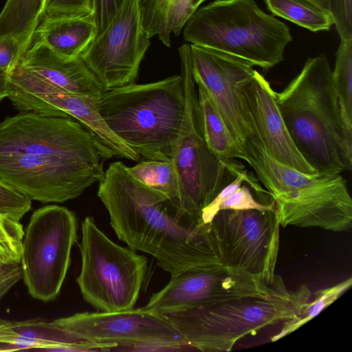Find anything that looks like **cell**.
Returning a JSON list of instances; mask_svg holds the SVG:
<instances>
[{
    "label": "cell",
    "instance_id": "6da1fadb",
    "mask_svg": "<svg viewBox=\"0 0 352 352\" xmlns=\"http://www.w3.org/2000/svg\"><path fill=\"white\" fill-rule=\"evenodd\" d=\"M125 166L122 162L110 164L98 190L120 240L152 256L171 276L224 264L212 223L183 211L132 177Z\"/></svg>",
    "mask_w": 352,
    "mask_h": 352
},
{
    "label": "cell",
    "instance_id": "7a4b0ae2",
    "mask_svg": "<svg viewBox=\"0 0 352 352\" xmlns=\"http://www.w3.org/2000/svg\"><path fill=\"white\" fill-rule=\"evenodd\" d=\"M275 98L294 143L316 173L351 170L352 129L342 114L324 54L309 58Z\"/></svg>",
    "mask_w": 352,
    "mask_h": 352
},
{
    "label": "cell",
    "instance_id": "3957f363",
    "mask_svg": "<svg viewBox=\"0 0 352 352\" xmlns=\"http://www.w3.org/2000/svg\"><path fill=\"white\" fill-rule=\"evenodd\" d=\"M98 107L111 131L140 159L172 161L184 111L181 75L104 91Z\"/></svg>",
    "mask_w": 352,
    "mask_h": 352
},
{
    "label": "cell",
    "instance_id": "277c9868",
    "mask_svg": "<svg viewBox=\"0 0 352 352\" xmlns=\"http://www.w3.org/2000/svg\"><path fill=\"white\" fill-rule=\"evenodd\" d=\"M311 296L306 284L290 290L278 276L267 294L166 315L190 349L230 351L261 329L299 316Z\"/></svg>",
    "mask_w": 352,
    "mask_h": 352
},
{
    "label": "cell",
    "instance_id": "5b68a950",
    "mask_svg": "<svg viewBox=\"0 0 352 352\" xmlns=\"http://www.w3.org/2000/svg\"><path fill=\"white\" fill-rule=\"evenodd\" d=\"M186 42L232 55L264 69L284 59L287 25L254 0H215L199 7L183 27Z\"/></svg>",
    "mask_w": 352,
    "mask_h": 352
},
{
    "label": "cell",
    "instance_id": "8992f818",
    "mask_svg": "<svg viewBox=\"0 0 352 352\" xmlns=\"http://www.w3.org/2000/svg\"><path fill=\"white\" fill-rule=\"evenodd\" d=\"M184 91V111L172 162L179 185V208L199 216L201 210L244 168L235 160L225 161L208 148L202 131L190 47H179Z\"/></svg>",
    "mask_w": 352,
    "mask_h": 352
},
{
    "label": "cell",
    "instance_id": "52a82bcc",
    "mask_svg": "<svg viewBox=\"0 0 352 352\" xmlns=\"http://www.w3.org/2000/svg\"><path fill=\"white\" fill-rule=\"evenodd\" d=\"M81 270L76 282L83 298L98 311L133 309L148 260L111 241L87 216L81 223Z\"/></svg>",
    "mask_w": 352,
    "mask_h": 352
},
{
    "label": "cell",
    "instance_id": "ba28073f",
    "mask_svg": "<svg viewBox=\"0 0 352 352\" xmlns=\"http://www.w3.org/2000/svg\"><path fill=\"white\" fill-rule=\"evenodd\" d=\"M74 212L56 204L35 210L24 230L20 265L22 279L34 299L50 302L59 295L76 242Z\"/></svg>",
    "mask_w": 352,
    "mask_h": 352
},
{
    "label": "cell",
    "instance_id": "9c48e42d",
    "mask_svg": "<svg viewBox=\"0 0 352 352\" xmlns=\"http://www.w3.org/2000/svg\"><path fill=\"white\" fill-rule=\"evenodd\" d=\"M52 322L80 340L132 351H180L187 347L167 316L143 308L82 312Z\"/></svg>",
    "mask_w": 352,
    "mask_h": 352
},
{
    "label": "cell",
    "instance_id": "30bf717a",
    "mask_svg": "<svg viewBox=\"0 0 352 352\" xmlns=\"http://www.w3.org/2000/svg\"><path fill=\"white\" fill-rule=\"evenodd\" d=\"M8 98L19 112L71 118L94 136L106 158L139 161L140 156L109 128L98 107V98L59 89L18 63L9 74Z\"/></svg>",
    "mask_w": 352,
    "mask_h": 352
},
{
    "label": "cell",
    "instance_id": "8fae6325",
    "mask_svg": "<svg viewBox=\"0 0 352 352\" xmlns=\"http://www.w3.org/2000/svg\"><path fill=\"white\" fill-rule=\"evenodd\" d=\"M56 156L102 164L106 156L91 133L71 118L19 112L0 122V153Z\"/></svg>",
    "mask_w": 352,
    "mask_h": 352
},
{
    "label": "cell",
    "instance_id": "7c38bea8",
    "mask_svg": "<svg viewBox=\"0 0 352 352\" xmlns=\"http://www.w3.org/2000/svg\"><path fill=\"white\" fill-rule=\"evenodd\" d=\"M211 223L225 265L274 282L280 227L275 209L223 210Z\"/></svg>",
    "mask_w": 352,
    "mask_h": 352
},
{
    "label": "cell",
    "instance_id": "4fadbf2b",
    "mask_svg": "<svg viewBox=\"0 0 352 352\" xmlns=\"http://www.w3.org/2000/svg\"><path fill=\"white\" fill-rule=\"evenodd\" d=\"M272 284L246 272L223 264L184 271L153 294L145 309L169 315L230 300L268 294Z\"/></svg>",
    "mask_w": 352,
    "mask_h": 352
},
{
    "label": "cell",
    "instance_id": "5bb4252c",
    "mask_svg": "<svg viewBox=\"0 0 352 352\" xmlns=\"http://www.w3.org/2000/svg\"><path fill=\"white\" fill-rule=\"evenodd\" d=\"M102 164L47 155L0 153V179L30 200L63 203L100 182Z\"/></svg>",
    "mask_w": 352,
    "mask_h": 352
},
{
    "label": "cell",
    "instance_id": "9a60e30c",
    "mask_svg": "<svg viewBox=\"0 0 352 352\" xmlns=\"http://www.w3.org/2000/svg\"><path fill=\"white\" fill-rule=\"evenodd\" d=\"M150 44L138 0H123L80 56L107 91L135 82Z\"/></svg>",
    "mask_w": 352,
    "mask_h": 352
},
{
    "label": "cell",
    "instance_id": "2e32d148",
    "mask_svg": "<svg viewBox=\"0 0 352 352\" xmlns=\"http://www.w3.org/2000/svg\"><path fill=\"white\" fill-rule=\"evenodd\" d=\"M190 46L194 78L207 88L232 137L242 149V143L256 133L239 91L240 81L253 71V66L216 50L192 44Z\"/></svg>",
    "mask_w": 352,
    "mask_h": 352
},
{
    "label": "cell",
    "instance_id": "e0dca14e",
    "mask_svg": "<svg viewBox=\"0 0 352 352\" xmlns=\"http://www.w3.org/2000/svg\"><path fill=\"white\" fill-rule=\"evenodd\" d=\"M282 227L320 228L344 232L352 227V199L340 175L272 199Z\"/></svg>",
    "mask_w": 352,
    "mask_h": 352
},
{
    "label": "cell",
    "instance_id": "ac0fdd59",
    "mask_svg": "<svg viewBox=\"0 0 352 352\" xmlns=\"http://www.w3.org/2000/svg\"><path fill=\"white\" fill-rule=\"evenodd\" d=\"M239 91L267 152L278 162L304 174H318L294 143L277 107L275 91L264 76L254 69L241 79Z\"/></svg>",
    "mask_w": 352,
    "mask_h": 352
},
{
    "label": "cell",
    "instance_id": "d6986e66",
    "mask_svg": "<svg viewBox=\"0 0 352 352\" xmlns=\"http://www.w3.org/2000/svg\"><path fill=\"white\" fill-rule=\"evenodd\" d=\"M19 63L53 86L73 94L99 98L104 91L80 56L63 57L34 37Z\"/></svg>",
    "mask_w": 352,
    "mask_h": 352
},
{
    "label": "cell",
    "instance_id": "ffe728a7",
    "mask_svg": "<svg viewBox=\"0 0 352 352\" xmlns=\"http://www.w3.org/2000/svg\"><path fill=\"white\" fill-rule=\"evenodd\" d=\"M241 148L244 161L254 169L272 199L311 186L329 177L306 175L278 162L267 152L256 133L248 137L242 143Z\"/></svg>",
    "mask_w": 352,
    "mask_h": 352
},
{
    "label": "cell",
    "instance_id": "44dd1931",
    "mask_svg": "<svg viewBox=\"0 0 352 352\" xmlns=\"http://www.w3.org/2000/svg\"><path fill=\"white\" fill-rule=\"evenodd\" d=\"M98 32L94 16L43 19L34 37L56 54L79 57Z\"/></svg>",
    "mask_w": 352,
    "mask_h": 352
},
{
    "label": "cell",
    "instance_id": "7402d4cb",
    "mask_svg": "<svg viewBox=\"0 0 352 352\" xmlns=\"http://www.w3.org/2000/svg\"><path fill=\"white\" fill-rule=\"evenodd\" d=\"M142 24L150 38L157 36L170 47V34L176 36L193 12L190 0H138Z\"/></svg>",
    "mask_w": 352,
    "mask_h": 352
},
{
    "label": "cell",
    "instance_id": "603a6c76",
    "mask_svg": "<svg viewBox=\"0 0 352 352\" xmlns=\"http://www.w3.org/2000/svg\"><path fill=\"white\" fill-rule=\"evenodd\" d=\"M194 79L203 135L208 148L222 160H244L242 149L232 137L208 90L201 81Z\"/></svg>",
    "mask_w": 352,
    "mask_h": 352
},
{
    "label": "cell",
    "instance_id": "cb8c5ba5",
    "mask_svg": "<svg viewBox=\"0 0 352 352\" xmlns=\"http://www.w3.org/2000/svg\"><path fill=\"white\" fill-rule=\"evenodd\" d=\"M18 336L12 351L40 349L58 351H82L83 346L56 327L42 319L12 322Z\"/></svg>",
    "mask_w": 352,
    "mask_h": 352
},
{
    "label": "cell",
    "instance_id": "d4e9b609",
    "mask_svg": "<svg viewBox=\"0 0 352 352\" xmlns=\"http://www.w3.org/2000/svg\"><path fill=\"white\" fill-rule=\"evenodd\" d=\"M43 0H8L0 14V38H14L27 50L41 22Z\"/></svg>",
    "mask_w": 352,
    "mask_h": 352
},
{
    "label": "cell",
    "instance_id": "484cf974",
    "mask_svg": "<svg viewBox=\"0 0 352 352\" xmlns=\"http://www.w3.org/2000/svg\"><path fill=\"white\" fill-rule=\"evenodd\" d=\"M272 14L311 32L329 30L333 19L311 0H264Z\"/></svg>",
    "mask_w": 352,
    "mask_h": 352
},
{
    "label": "cell",
    "instance_id": "4316f807",
    "mask_svg": "<svg viewBox=\"0 0 352 352\" xmlns=\"http://www.w3.org/2000/svg\"><path fill=\"white\" fill-rule=\"evenodd\" d=\"M125 168L132 177L164 195L179 208V180L172 161L142 160Z\"/></svg>",
    "mask_w": 352,
    "mask_h": 352
},
{
    "label": "cell",
    "instance_id": "83f0119b",
    "mask_svg": "<svg viewBox=\"0 0 352 352\" xmlns=\"http://www.w3.org/2000/svg\"><path fill=\"white\" fill-rule=\"evenodd\" d=\"M332 80L344 120L352 129V38L340 41Z\"/></svg>",
    "mask_w": 352,
    "mask_h": 352
},
{
    "label": "cell",
    "instance_id": "f1b7e54d",
    "mask_svg": "<svg viewBox=\"0 0 352 352\" xmlns=\"http://www.w3.org/2000/svg\"><path fill=\"white\" fill-rule=\"evenodd\" d=\"M351 285L352 278L349 277L332 287L318 290L314 294V299L305 305L299 316L283 322L280 331L271 338V341L275 342L288 336L314 319L346 292Z\"/></svg>",
    "mask_w": 352,
    "mask_h": 352
},
{
    "label": "cell",
    "instance_id": "f546056e",
    "mask_svg": "<svg viewBox=\"0 0 352 352\" xmlns=\"http://www.w3.org/2000/svg\"><path fill=\"white\" fill-rule=\"evenodd\" d=\"M23 236L20 221L0 214V258L20 263Z\"/></svg>",
    "mask_w": 352,
    "mask_h": 352
},
{
    "label": "cell",
    "instance_id": "4dcf8cb0",
    "mask_svg": "<svg viewBox=\"0 0 352 352\" xmlns=\"http://www.w3.org/2000/svg\"><path fill=\"white\" fill-rule=\"evenodd\" d=\"M94 16V0H43V19Z\"/></svg>",
    "mask_w": 352,
    "mask_h": 352
},
{
    "label": "cell",
    "instance_id": "1f68e13d",
    "mask_svg": "<svg viewBox=\"0 0 352 352\" xmlns=\"http://www.w3.org/2000/svg\"><path fill=\"white\" fill-rule=\"evenodd\" d=\"M32 200L0 179V214L20 221L29 212Z\"/></svg>",
    "mask_w": 352,
    "mask_h": 352
},
{
    "label": "cell",
    "instance_id": "d6a6232c",
    "mask_svg": "<svg viewBox=\"0 0 352 352\" xmlns=\"http://www.w3.org/2000/svg\"><path fill=\"white\" fill-rule=\"evenodd\" d=\"M245 183L221 203L219 206V211L223 210H243L250 209L265 211L275 209L273 200L270 203H262L254 198L250 186H259L255 179L247 182L246 184H244Z\"/></svg>",
    "mask_w": 352,
    "mask_h": 352
},
{
    "label": "cell",
    "instance_id": "836d02e7",
    "mask_svg": "<svg viewBox=\"0 0 352 352\" xmlns=\"http://www.w3.org/2000/svg\"><path fill=\"white\" fill-rule=\"evenodd\" d=\"M253 177L248 174L245 168L241 170L236 177L225 186L214 199L201 210L200 217L201 221L204 223H211L214 217L219 212V206L221 203L243 183L254 179Z\"/></svg>",
    "mask_w": 352,
    "mask_h": 352
},
{
    "label": "cell",
    "instance_id": "e575fe53",
    "mask_svg": "<svg viewBox=\"0 0 352 352\" xmlns=\"http://www.w3.org/2000/svg\"><path fill=\"white\" fill-rule=\"evenodd\" d=\"M331 14L340 39L352 38V0H331Z\"/></svg>",
    "mask_w": 352,
    "mask_h": 352
},
{
    "label": "cell",
    "instance_id": "d590c367",
    "mask_svg": "<svg viewBox=\"0 0 352 352\" xmlns=\"http://www.w3.org/2000/svg\"><path fill=\"white\" fill-rule=\"evenodd\" d=\"M26 49L14 38H0V70L8 74L19 63Z\"/></svg>",
    "mask_w": 352,
    "mask_h": 352
},
{
    "label": "cell",
    "instance_id": "8d00e7d4",
    "mask_svg": "<svg viewBox=\"0 0 352 352\" xmlns=\"http://www.w3.org/2000/svg\"><path fill=\"white\" fill-rule=\"evenodd\" d=\"M22 279L20 263L0 258V300Z\"/></svg>",
    "mask_w": 352,
    "mask_h": 352
},
{
    "label": "cell",
    "instance_id": "74e56055",
    "mask_svg": "<svg viewBox=\"0 0 352 352\" xmlns=\"http://www.w3.org/2000/svg\"><path fill=\"white\" fill-rule=\"evenodd\" d=\"M122 1L123 0H94L97 34L106 28Z\"/></svg>",
    "mask_w": 352,
    "mask_h": 352
},
{
    "label": "cell",
    "instance_id": "f35d334b",
    "mask_svg": "<svg viewBox=\"0 0 352 352\" xmlns=\"http://www.w3.org/2000/svg\"><path fill=\"white\" fill-rule=\"evenodd\" d=\"M10 79L9 74L0 70V101L8 98L9 93Z\"/></svg>",
    "mask_w": 352,
    "mask_h": 352
},
{
    "label": "cell",
    "instance_id": "ab89813d",
    "mask_svg": "<svg viewBox=\"0 0 352 352\" xmlns=\"http://www.w3.org/2000/svg\"><path fill=\"white\" fill-rule=\"evenodd\" d=\"M321 8L331 13V0H311Z\"/></svg>",
    "mask_w": 352,
    "mask_h": 352
},
{
    "label": "cell",
    "instance_id": "60d3db41",
    "mask_svg": "<svg viewBox=\"0 0 352 352\" xmlns=\"http://www.w3.org/2000/svg\"><path fill=\"white\" fill-rule=\"evenodd\" d=\"M206 0H190V7L192 11L194 12Z\"/></svg>",
    "mask_w": 352,
    "mask_h": 352
}]
</instances>
